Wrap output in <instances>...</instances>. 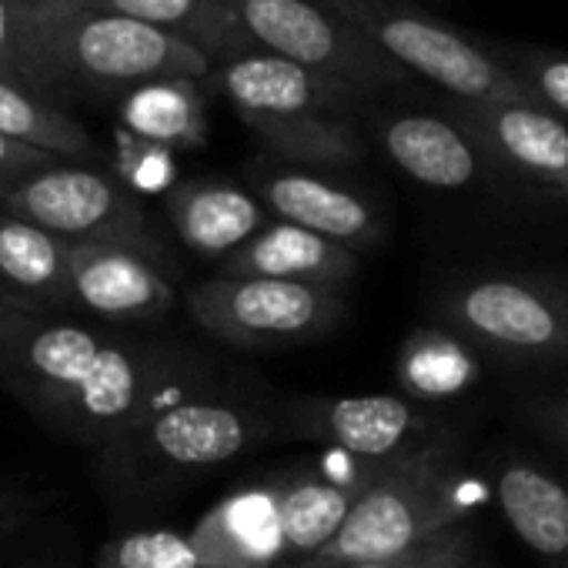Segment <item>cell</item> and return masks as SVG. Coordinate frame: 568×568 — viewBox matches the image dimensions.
Instances as JSON below:
<instances>
[{
	"label": "cell",
	"mask_w": 568,
	"mask_h": 568,
	"mask_svg": "<svg viewBox=\"0 0 568 568\" xmlns=\"http://www.w3.org/2000/svg\"><path fill=\"white\" fill-rule=\"evenodd\" d=\"M372 134L385 158L412 181L435 191H465L475 184H505L471 134L448 114L378 111Z\"/></svg>",
	"instance_id": "obj_15"
},
{
	"label": "cell",
	"mask_w": 568,
	"mask_h": 568,
	"mask_svg": "<svg viewBox=\"0 0 568 568\" xmlns=\"http://www.w3.org/2000/svg\"><path fill=\"white\" fill-rule=\"evenodd\" d=\"M108 342L111 332L21 312L0 338V385L48 422L84 382Z\"/></svg>",
	"instance_id": "obj_12"
},
{
	"label": "cell",
	"mask_w": 568,
	"mask_h": 568,
	"mask_svg": "<svg viewBox=\"0 0 568 568\" xmlns=\"http://www.w3.org/2000/svg\"><path fill=\"white\" fill-rule=\"evenodd\" d=\"M375 462H368L352 478H328V475H298L288 485H274V511L277 528L288 551H302L305 561L318 555L345 525L355 498L362 495Z\"/></svg>",
	"instance_id": "obj_22"
},
{
	"label": "cell",
	"mask_w": 568,
	"mask_h": 568,
	"mask_svg": "<svg viewBox=\"0 0 568 568\" xmlns=\"http://www.w3.org/2000/svg\"><path fill=\"white\" fill-rule=\"evenodd\" d=\"M298 568H308V565H298Z\"/></svg>",
	"instance_id": "obj_39"
},
{
	"label": "cell",
	"mask_w": 568,
	"mask_h": 568,
	"mask_svg": "<svg viewBox=\"0 0 568 568\" xmlns=\"http://www.w3.org/2000/svg\"><path fill=\"white\" fill-rule=\"evenodd\" d=\"M288 422L295 435L335 445L358 462H385L425 428L422 412L398 395L302 398L292 402Z\"/></svg>",
	"instance_id": "obj_16"
},
{
	"label": "cell",
	"mask_w": 568,
	"mask_h": 568,
	"mask_svg": "<svg viewBox=\"0 0 568 568\" xmlns=\"http://www.w3.org/2000/svg\"><path fill=\"white\" fill-rule=\"evenodd\" d=\"M31 518V501L14 491H0V538L11 535Z\"/></svg>",
	"instance_id": "obj_34"
},
{
	"label": "cell",
	"mask_w": 568,
	"mask_h": 568,
	"mask_svg": "<svg viewBox=\"0 0 568 568\" xmlns=\"http://www.w3.org/2000/svg\"><path fill=\"white\" fill-rule=\"evenodd\" d=\"M201 81L171 78L148 81L124 91L121 128L158 148H201L207 141V114L201 98Z\"/></svg>",
	"instance_id": "obj_24"
},
{
	"label": "cell",
	"mask_w": 568,
	"mask_h": 568,
	"mask_svg": "<svg viewBox=\"0 0 568 568\" xmlns=\"http://www.w3.org/2000/svg\"><path fill=\"white\" fill-rule=\"evenodd\" d=\"M121 171L138 187H168L171 184V151L121 131Z\"/></svg>",
	"instance_id": "obj_31"
},
{
	"label": "cell",
	"mask_w": 568,
	"mask_h": 568,
	"mask_svg": "<svg viewBox=\"0 0 568 568\" xmlns=\"http://www.w3.org/2000/svg\"><path fill=\"white\" fill-rule=\"evenodd\" d=\"M505 521L545 568H568V488L531 462L508 458L495 475Z\"/></svg>",
	"instance_id": "obj_21"
},
{
	"label": "cell",
	"mask_w": 568,
	"mask_h": 568,
	"mask_svg": "<svg viewBox=\"0 0 568 568\" xmlns=\"http://www.w3.org/2000/svg\"><path fill=\"white\" fill-rule=\"evenodd\" d=\"M68 251L58 234L0 211V295L28 312L74 308Z\"/></svg>",
	"instance_id": "obj_19"
},
{
	"label": "cell",
	"mask_w": 568,
	"mask_h": 568,
	"mask_svg": "<svg viewBox=\"0 0 568 568\" xmlns=\"http://www.w3.org/2000/svg\"><path fill=\"white\" fill-rule=\"evenodd\" d=\"M518 415L555 448L568 452V392L528 395L518 402Z\"/></svg>",
	"instance_id": "obj_32"
},
{
	"label": "cell",
	"mask_w": 568,
	"mask_h": 568,
	"mask_svg": "<svg viewBox=\"0 0 568 568\" xmlns=\"http://www.w3.org/2000/svg\"><path fill=\"white\" fill-rule=\"evenodd\" d=\"M21 312H28V308H21V305H11V302L0 298V338L8 335V328L18 322V315H21Z\"/></svg>",
	"instance_id": "obj_35"
},
{
	"label": "cell",
	"mask_w": 568,
	"mask_h": 568,
	"mask_svg": "<svg viewBox=\"0 0 568 568\" xmlns=\"http://www.w3.org/2000/svg\"><path fill=\"white\" fill-rule=\"evenodd\" d=\"M352 28H358L408 78H425L448 101L501 104L528 101L485 38H471L418 0H325Z\"/></svg>",
	"instance_id": "obj_5"
},
{
	"label": "cell",
	"mask_w": 568,
	"mask_h": 568,
	"mask_svg": "<svg viewBox=\"0 0 568 568\" xmlns=\"http://www.w3.org/2000/svg\"><path fill=\"white\" fill-rule=\"evenodd\" d=\"M442 325L508 365H568V277L555 271H481L438 298Z\"/></svg>",
	"instance_id": "obj_4"
},
{
	"label": "cell",
	"mask_w": 568,
	"mask_h": 568,
	"mask_svg": "<svg viewBox=\"0 0 568 568\" xmlns=\"http://www.w3.org/2000/svg\"><path fill=\"white\" fill-rule=\"evenodd\" d=\"M465 475L445 442L408 445L375 462L338 535L312 555L308 568H355L388 558L465 518Z\"/></svg>",
	"instance_id": "obj_2"
},
{
	"label": "cell",
	"mask_w": 568,
	"mask_h": 568,
	"mask_svg": "<svg viewBox=\"0 0 568 568\" xmlns=\"http://www.w3.org/2000/svg\"><path fill=\"white\" fill-rule=\"evenodd\" d=\"M475 568H495V565H488V561H485V558H481V561H478V565H475Z\"/></svg>",
	"instance_id": "obj_37"
},
{
	"label": "cell",
	"mask_w": 568,
	"mask_h": 568,
	"mask_svg": "<svg viewBox=\"0 0 568 568\" xmlns=\"http://www.w3.org/2000/svg\"><path fill=\"white\" fill-rule=\"evenodd\" d=\"M204 388L194 358L174 345L131 342L111 335L84 382L48 418L51 428L74 442L108 448L124 438L154 408L171 405L184 388Z\"/></svg>",
	"instance_id": "obj_6"
},
{
	"label": "cell",
	"mask_w": 568,
	"mask_h": 568,
	"mask_svg": "<svg viewBox=\"0 0 568 568\" xmlns=\"http://www.w3.org/2000/svg\"><path fill=\"white\" fill-rule=\"evenodd\" d=\"M0 81L18 84L58 108L74 98L44 51L38 4L31 0H0Z\"/></svg>",
	"instance_id": "obj_27"
},
{
	"label": "cell",
	"mask_w": 568,
	"mask_h": 568,
	"mask_svg": "<svg viewBox=\"0 0 568 568\" xmlns=\"http://www.w3.org/2000/svg\"><path fill=\"white\" fill-rule=\"evenodd\" d=\"M78 4L158 28L201 51L211 64L254 51L224 0H78Z\"/></svg>",
	"instance_id": "obj_23"
},
{
	"label": "cell",
	"mask_w": 568,
	"mask_h": 568,
	"mask_svg": "<svg viewBox=\"0 0 568 568\" xmlns=\"http://www.w3.org/2000/svg\"><path fill=\"white\" fill-rule=\"evenodd\" d=\"M267 438V425L254 408L187 395L154 408L108 452L138 471H201L251 452Z\"/></svg>",
	"instance_id": "obj_10"
},
{
	"label": "cell",
	"mask_w": 568,
	"mask_h": 568,
	"mask_svg": "<svg viewBox=\"0 0 568 568\" xmlns=\"http://www.w3.org/2000/svg\"><path fill=\"white\" fill-rule=\"evenodd\" d=\"M251 194L274 221L322 234L355 254L375 247L385 234L382 214L365 194L308 168L257 164L251 171Z\"/></svg>",
	"instance_id": "obj_13"
},
{
	"label": "cell",
	"mask_w": 568,
	"mask_h": 568,
	"mask_svg": "<svg viewBox=\"0 0 568 568\" xmlns=\"http://www.w3.org/2000/svg\"><path fill=\"white\" fill-rule=\"evenodd\" d=\"M191 541L204 568H274L288 551L277 528L274 488L224 498L194 525Z\"/></svg>",
	"instance_id": "obj_20"
},
{
	"label": "cell",
	"mask_w": 568,
	"mask_h": 568,
	"mask_svg": "<svg viewBox=\"0 0 568 568\" xmlns=\"http://www.w3.org/2000/svg\"><path fill=\"white\" fill-rule=\"evenodd\" d=\"M224 4L254 51L338 78L375 101L412 81L325 0H224Z\"/></svg>",
	"instance_id": "obj_8"
},
{
	"label": "cell",
	"mask_w": 568,
	"mask_h": 568,
	"mask_svg": "<svg viewBox=\"0 0 568 568\" xmlns=\"http://www.w3.org/2000/svg\"><path fill=\"white\" fill-rule=\"evenodd\" d=\"M481 561L478 551V535L471 525L458 521L445 531H435L388 558L365 561L355 568H475Z\"/></svg>",
	"instance_id": "obj_30"
},
{
	"label": "cell",
	"mask_w": 568,
	"mask_h": 568,
	"mask_svg": "<svg viewBox=\"0 0 568 568\" xmlns=\"http://www.w3.org/2000/svg\"><path fill=\"white\" fill-rule=\"evenodd\" d=\"M0 211L31 221L68 244L111 241L161 257L148 211L114 174L78 161L44 164L0 187Z\"/></svg>",
	"instance_id": "obj_9"
},
{
	"label": "cell",
	"mask_w": 568,
	"mask_h": 568,
	"mask_svg": "<svg viewBox=\"0 0 568 568\" xmlns=\"http://www.w3.org/2000/svg\"><path fill=\"white\" fill-rule=\"evenodd\" d=\"M445 114L462 124L505 184L568 204V121L528 104H465L445 98Z\"/></svg>",
	"instance_id": "obj_11"
},
{
	"label": "cell",
	"mask_w": 568,
	"mask_h": 568,
	"mask_svg": "<svg viewBox=\"0 0 568 568\" xmlns=\"http://www.w3.org/2000/svg\"><path fill=\"white\" fill-rule=\"evenodd\" d=\"M395 378L408 402H448L478 385L481 362L448 328H415L398 348Z\"/></svg>",
	"instance_id": "obj_25"
},
{
	"label": "cell",
	"mask_w": 568,
	"mask_h": 568,
	"mask_svg": "<svg viewBox=\"0 0 568 568\" xmlns=\"http://www.w3.org/2000/svg\"><path fill=\"white\" fill-rule=\"evenodd\" d=\"M345 288L267 277H207L187 295L191 322L241 352H281L325 338L345 318Z\"/></svg>",
	"instance_id": "obj_7"
},
{
	"label": "cell",
	"mask_w": 568,
	"mask_h": 568,
	"mask_svg": "<svg viewBox=\"0 0 568 568\" xmlns=\"http://www.w3.org/2000/svg\"><path fill=\"white\" fill-rule=\"evenodd\" d=\"M164 207L181 244L207 261H221L271 221L247 187L221 178H197L168 187Z\"/></svg>",
	"instance_id": "obj_18"
},
{
	"label": "cell",
	"mask_w": 568,
	"mask_h": 568,
	"mask_svg": "<svg viewBox=\"0 0 568 568\" xmlns=\"http://www.w3.org/2000/svg\"><path fill=\"white\" fill-rule=\"evenodd\" d=\"M31 4H61V0H31Z\"/></svg>",
	"instance_id": "obj_36"
},
{
	"label": "cell",
	"mask_w": 568,
	"mask_h": 568,
	"mask_svg": "<svg viewBox=\"0 0 568 568\" xmlns=\"http://www.w3.org/2000/svg\"><path fill=\"white\" fill-rule=\"evenodd\" d=\"M71 302L111 325L151 322L174 308V284L158 257L131 244L84 241L68 251Z\"/></svg>",
	"instance_id": "obj_14"
},
{
	"label": "cell",
	"mask_w": 568,
	"mask_h": 568,
	"mask_svg": "<svg viewBox=\"0 0 568 568\" xmlns=\"http://www.w3.org/2000/svg\"><path fill=\"white\" fill-rule=\"evenodd\" d=\"M0 138L38 148L61 161H84L98 154L94 138L64 108L0 81Z\"/></svg>",
	"instance_id": "obj_26"
},
{
	"label": "cell",
	"mask_w": 568,
	"mask_h": 568,
	"mask_svg": "<svg viewBox=\"0 0 568 568\" xmlns=\"http://www.w3.org/2000/svg\"><path fill=\"white\" fill-rule=\"evenodd\" d=\"M511 78L528 91V98L568 121V51L521 41H488Z\"/></svg>",
	"instance_id": "obj_28"
},
{
	"label": "cell",
	"mask_w": 568,
	"mask_h": 568,
	"mask_svg": "<svg viewBox=\"0 0 568 568\" xmlns=\"http://www.w3.org/2000/svg\"><path fill=\"white\" fill-rule=\"evenodd\" d=\"M0 298H4V295H0ZM4 302H8V298H4ZM11 305H14V302H11Z\"/></svg>",
	"instance_id": "obj_38"
},
{
	"label": "cell",
	"mask_w": 568,
	"mask_h": 568,
	"mask_svg": "<svg viewBox=\"0 0 568 568\" xmlns=\"http://www.w3.org/2000/svg\"><path fill=\"white\" fill-rule=\"evenodd\" d=\"M41 41L71 94H124L148 81H207L211 61L191 44L141 21L78 0L38 4Z\"/></svg>",
	"instance_id": "obj_3"
},
{
	"label": "cell",
	"mask_w": 568,
	"mask_h": 568,
	"mask_svg": "<svg viewBox=\"0 0 568 568\" xmlns=\"http://www.w3.org/2000/svg\"><path fill=\"white\" fill-rule=\"evenodd\" d=\"M98 568H204L191 535L171 528H144L111 538L101 555Z\"/></svg>",
	"instance_id": "obj_29"
},
{
	"label": "cell",
	"mask_w": 568,
	"mask_h": 568,
	"mask_svg": "<svg viewBox=\"0 0 568 568\" xmlns=\"http://www.w3.org/2000/svg\"><path fill=\"white\" fill-rule=\"evenodd\" d=\"M358 271L362 257L355 251L274 217L217 261V277H267L325 288H345Z\"/></svg>",
	"instance_id": "obj_17"
},
{
	"label": "cell",
	"mask_w": 568,
	"mask_h": 568,
	"mask_svg": "<svg viewBox=\"0 0 568 568\" xmlns=\"http://www.w3.org/2000/svg\"><path fill=\"white\" fill-rule=\"evenodd\" d=\"M211 81L241 124L295 168H348L368 151L358 114L375 98L338 78L247 51L214 64Z\"/></svg>",
	"instance_id": "obj_1"
},
{
	"label": "cell",
	"mask_w": 568,
	"mask_h": 568,
	"mask_svg": "<svg viewBox=\"0 0 568 568\" xmlns=\"http://www.w3.org/2000/svg\"><path fill=\"white\" fill-rule=\"evenodd\" d=\"M54 161H61V158L0 138V187L18 181V178H24V174H31V171H38V168H44V164H54Z\"/></svg>",
	"instance_id": "obj_33"
}]
</instances>
